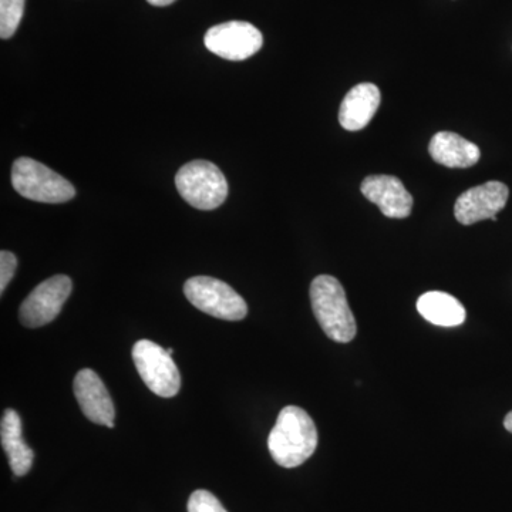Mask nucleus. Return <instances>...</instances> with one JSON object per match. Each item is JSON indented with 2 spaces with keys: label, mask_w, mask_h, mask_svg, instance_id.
Here are the masks:
<instances>
[{
  "label": "nucleus",
  "mask_w": 512,
  "mask_h": 512,
  "mask_svg": "<svg viewBox=\"0 0 512 512\" xmlns=\"http://www.w3.org/2000/svg\"><path fill=\"white\" fill-rule=\"evenodd\" d=\"M318 447L315 421L301 407L281 410L268 437V448L278 466L295 468L311 458Z\"/></svg>",
  "instance_id": "1"
},
{
  "label": "nucleus",
  "mask_w": 512,
  "mask_h": 512,
  "mask_svg": "<svg viewBox=\"0 0 512 512\" xmlns=\"http://www.w3.org/2000/svg\"><path fill=\"white\" fill-rule=\"evenodd\" d=\"M311 303L320 328L329 339L349 343L355 339L357 326L350 311L345 289L338 279L319 275L311 285Z\"/></svg>",
  "instance_id": "2"
},
{
  "label": "nucleus",
  "mask_w": 512,
  "mask_h": 512,
  "mask_svg": "<svg viewBox=\"0 0 512 512\" xmlns=\"http://www.w3.org/2000/svg\"><path fill=\"white\" fill-rule=\"evenodd\" d=\"M175 187L191 207L201 211L221 207L228 197L227 178L217 165L205 160L181 167L175 175Z\"/></svg>",
  "instance_id": "3"
},
{
  "label": "nucleus",
  "mask_w": 512,
  "mask_h": 512,
  "mask_svg": "<svg viewBox=\"0 0 512 512\" xmlns=\"http://www.w3.org/2000/svg\"><path fill=\"white\" fill-rule=\"evenodd\" d=\"M12 184L22 197L45 204H62L76 195L70 181L29 157H20L13 163Z\"/></svg>",
  "instance_id": "4"
},
{
  "label": "nucleus",
  "mask_w": 512,
  "mask_h": 512,
  "mask_svg": "<svg viewBox=\"0 0 512 512\" xmlns=\"http://www.w3.org/2000/svg\"><path fill=\"white\" fill-rule=\"evenodd\" d=\"M184 293L195 308L214 318L235 322L248 315L247 302L220 279L194 276L185 282Z\"/></svg>",
  "instance_id": "5"
},
{
  "label": "nucleus",
  "mask_w": 512,
  "mask_h": 512,
  "mask_svg": "<svg viewBox=\"0 0 512 512\" xmlns=\"http://www.w3.org/2000/svg\"><path fill=\"white\" fill-rule=\"evenodd\" d=\"M138 375L157 396L170 399L180 392L181 376L173 356L151 340H138L133 348Z\"/></svg>",
  "instance_id": "6"
},
{
  "label": "nucleus",
  "mask_w": 512,
  "mask_h": 512,
  "mask_svg": "<svg viewBox=\"0 0 512 512\" xmlns=\"http://www.w3.org/2000/svg\"><path fill=\"white\" fill-rule=\"evenodd\" d=\"M69 276L56 275L37 285L19 309V319L26 328H40L53 322L62 312L64 302L72 293Z\"/></svg>",
  "instance_id": "7"
},
{
  "label": "nucleus",
  "mask_w": 512,
  "mask_h": 512,
  "mask_svg": "<svg viewBox=\"0 0 512 512\" xmlns=\"http://www.w3.org/2000/svg\"><path fill=\"white\" fill-rule=\"evenodd\" d=\"M204 43L214 55L232 62H241L261 50L264 37L251 23L232 20L208 29Z\"/></svg>",
  "instance_id": "8"
},
{
  "label": "nucleus",
  "mask_w": 512,
  "mask_h": 512,
  "mask_svg": "<svg viewBox=\"0 0 512 512\" xmlns=\"http://www.w3.org/2000/svg\"><path fill=\"white\" fill-rule=\"evenodd\" d=\"M510 190L500 181H488L470 188L457 198L454 205L456 220L463 225H473L484 220L497 221V214L507 205Z\"/></svg>",
  "instance_id": "9"
},
{
  "label": "nucleus",
  "mask_w": 512,
  "mask_h": 512,
  "mask_svg": "<svg viewBox=\"0 0 512 512\" xmlns=\"http://www.w3.org/2000/svg\"><path fill=\"white\" fill-rule=\"evenodd\" d=\"M73 392L87 419L113 429L116 409L103 380L96 372L92 369L80 370L74 377Z\"/></svg>",
  "instance_id": "10"
},
{
  "label": "nucleus",
  "mask_w": 512,
  "mask_h": 512,
  "mask_svg": "<svg viewBox=\"0 0 512 512\" xmlns=\"http://www.w3.org/2000/svg\"><path fill=\"white\" fill-rule=\"evenodd\" d=\"M360 190L387 218L403 220L412 214L413 197L393 175H370L363 180Z\"/></svg>",
  "instance_id": "11"
},
{
  "label": "nucleus",
  "mask_w": 512,
  "mask_h": 512,
  "mask_svg": "<svg viewBox=\"0 0 512 512\" xmlns=\"http://www.w3.org/2000/svg\"><path fill=\"white\" fill-rule=\"evenodd\" d=\"M380 101L382 96L376 84H357L342 101L339 110L340 126L348 131L362 130L375 117Z\"/></svg>",
  "instance_id": "12"
},
{
  "label": "nucleus",
  "mask_w": 512,
  "mask_h": 512,
  "mask_svg": "<svg viewBox=\"0 0 512 512\" xmlns=\"http://www.w3.org/2000/svg\"><path fill=\"white\" fill-rule=\"evenodd\" d=\"M430 156L448 168L473 167L480 160V148L456 133L441 131L431 138Z\"/></svg>",
  "instance_id": "13"
},
{
  "label": "nucleus",
  "mask_w": 512,
  "mask_h": 512,
  "mask_svg": "<svg viewBox=\"0 0 512 512\" xmlns=\"http://www.w3.org/2000/svg\"><path fill=\"white\" fill-rule=\"evenodd\" d=\"M0 440L5 453L8 454L10 468L16 477H23L29 473L32 468L33 453L32 448L26 444L22 436V421L15 410H5L0 423Z\"/></svg>",
  "instance_id": "14"
},
{
  "label": "nucleus",
  "mask_w": 512,
  "mask_h": 512,
  "mask_svg": "<svg viewBox=\"0 0 512 512\" xmlns=\"http://www.w3.org/2000/svg\"><path fill=\"white\" fill-rule=\"evenodd\" d=\"M417 311L427 322L443 328L460 326L466 320V309L446 292H427L417 301Z\"/></svg>",
  "instance_id": "15"
},
{
  "label": "nucleus",
  "mask_w": 512,
  "mask_h": 512,
  "mask_svg": "<svg viewBox=\"0 0 512 512\" xmlns=\"http://www.w3.org/2000/svg\"><path fill=\"white\" fill-rule=\"evenodd\" d=\"M26 0H0V37L10 39L18 30L25 13Z\"/></svg>",
  "instance_id": "16"
},
{
  "label": "nucleus",
  "mask_w": 512,
  "mask_h": 512,
  "mask_svg": "<svg viewBox=\"0 0 512 512\" xmlns=\"http://www.w3.org/2000/svg\"><path fill=\"white\" fill-rule=\"evenodd\" d=\"M188 512H228L214 494L207 490H197L188 501Z\"/></svg>",
  "instance_id": "17"
},
{
  "label": "nucleus",
  "mask_w": 512,
  "mask_h": 512,
  "mask_svg": "<svg viewBox=\"0 0 512 512\" xmlns=\"http://www.w3.org/2000/svg\"><path fill=\"white\" fill-rule=\"evenodd\" d=\"M18 268V258L9 251L0 252V292H5Z\"/></svg>",
  "instance_id": "18"
},
{
  "label": "nucleus",
  "mask_w": 512,
  "mask_h": 512,
  "mask_svg": "<svg viewBox=\"0 0 512 512\" xmlns=\"http://www.w3.org/2000/svg\"><path fill=\"white\" fill-rule=\"evenodd\" d=\"M150 5L158 6V8H164V6L173 5L175 0H147Z\"/></svg>",
  "instance_id": "19"
},
{
  "label": "nucleus",
  "mask_w": 512,
  "mask_h": 512,
  "mask_svg": "<svg viewBox=\"0 0 512 512\" xmlns=\"http://www.w3.org/2000/svg\"><path fill=\"white\" fill-rule=\"evenodd\" d=\"M504 427L512 434V412L508 413L504 419Z\"/></svg>",
  "instance_id": "20"
},
{
  "label": "nucleus",
  "mask_w": 512,
  "mask_h": 512,
  "mask_svg": "<svg viewBox=\"0 0 512 512\" xmlns=\"http://www.w3.org/2000/svg\"><path fill=\"white\" fill-rule=\"evenodd\" d=\"M167 352L170 353L171 356H173L174 350L173 349H167Z\"/></svg>",
  "instance_id": "21"
}]
</instances>
